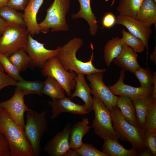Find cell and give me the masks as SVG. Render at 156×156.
<instances>
[{
    "label": "cell",
    "instance_id": "cell-9",
    "mask_svg": "<svg viewBox=\"0 0 156 156\" xmlns=\"http://www.w3.org/2000/svg\"><path fill=\"white\" fill-rule=\"evenodd\" d=\"M44 44L28 34L27 43L24 49L30 58L31 66L42 68L48 60L57 56L61 47L59 46L55 49L49 50L45 48Z\"/></svg>",
    "mask_w": 156,
    "mask_h": 156
},
{
    "label": "cell",
    "instance_id": "cell-6",
    "mask_svg": "<svg viewBox=\"0 0 156 156\" xmlns=\"http://www.w3.org/2000/svg\"><path fill=\"white\" fill-rule=\"evenodd\" d=\"M93 99L94 117L92 127L94 133L103 140L109 138L118 140L120 137L113 128L110 110L99 99L93 96Z\"/></svg>",
    "mask_w": 156,
    "mask_h": 156
},
{
    "label": "cell",
    "instance_id": "cell-11",
    "mask_svg": "<svg viewBox=\"0 0 156 156\" xmlns=\"http://www.w3.org/2000/svg\"><path fill=\"white\" fill-rule=\"evenodd\" d=\"M116 24L124 26L129 32L142 40L146 49V59L147 60L149 55L148 41L152 33L151 26L134 18L119 14L117 16Z\"/></svg>",
    "mask_w": 156,
    "mask_h": 156
},
{
    "label": "cell",
    "instance_id": "cell-37",
    "mask_svg": "<svg viewBox=\"0 0 156 156\" xmlns=\"http://www.w3.org/2000/svg\"><path fill=\"white\" fill-rule=\"evenodd\" d=\"M16 81L6 74L0 63V90L3 88L8 86H15Z\"/></svg>",
    "mask_w": 156,
    "mask_h": 156
},
{
    "label": "cell",
    "instance_id": "cell-4",
    "mask_svg": "<svg viewBox=\"0 0 156 156\" xmlns=\"http://www.w3.org/2000/svg\"><path fill=\"white\" fill-rule=\"evenodd\" d=\"M24 131L31 146L34 156H39L41 151V141L48 130L46 111L38 112L29 109L26 112Z\"/></svg>",
    "mask_w": 156,
    "mask_h": 156
},
{
    "label": "cell",
    "instance_id": "cell-23",
    "mask_svg": "<svg viewBox=\"0 0 156 156\" xmlns=\"http://www.w3.org/2000/svg\"><path fill=\"white\" fill-rule=\"evenodd\" d=\"M116 106L120 109L124 118L129 123L139 127L138 124L134 107L131 98L126 96H120L118 97Z\"/></svg>",
    "mask_w": 156,
    "mask_h": 156
},
{
    "label": "cell",
    "instance_id": "cell-15",
    "mask_svg": "<svg viewBox=\"0 0 156 156\" xmlns=\"http://www.w3.org/2000/svg\"><path fill=\"white\" fill-rule=\"evenodd\" d=\"M65 96L48 102L52 108L51 119L57 118L61 113L68 112L75 114L84 115L89 113L84 105H80Z\"/></svg>",
    "mask_w": 156,
    "mask_h": 156
},
{
    "label": "cell",
    "instance_id": "cell-10",
    "mask_svg": "<svg viewBox=\"0 0 156 156\" xmlns=\"http://www.w3.org/2000/svg\"><path fill=\"white\" fill-rule=\"evenodd\" d=\"M25 95L22 90L16 87L12 97L0 104L1 107L7 112L12 120L23 129L24 114L29 109L25 103Z\"/></svg>",
    "mask_w": 156,
    "mask_h": 156
},
{
    "label": "cell",
    "instance_id": "cell-22",
    "mask_svg": "<svg viewBox=\"0 0 156 156\" xmlns=\"http://www.w3.org/2000/svg\"><path fill=\"white\" fill-rule=\"evenodd\" d=\"M135 19L148 25L156 26V3L154 0H143Z\"/></svg>",
    "mask_w": 156,
    "mask_h": 156
},
{
    "label": "cell",
    "instance_id": "cell-20",
    "mask_svg": "<svg viewBox=\"0 0 156 156\" xmlns=\"http://www.w3.org/2000/svg\"><path fill=\"white\" fill-rule=\"evenodd\" d=\"M89 119L84 118L70 127L69 142L70 147L75 150L80 147L83 144L82 139L84 135L90 131L92 127L89 125Z\"/></svg>",
    "mask_w": 156,
    "mask_h": 156
},
{
    "label": "cell",
    "instance_id": "cell-21",
    "mask_svg": "<svg viewBox=\"0 0 156 156\" xmlns=\"http://www.w3.org/2000/svg\"><path fill=\"white\" fill-rule=\"evenodd\" d=\"M102 146V151L108 156H136L138 152L135 149L125 148L118 140L109 138L104 139Z\"/></svg>",
    "mask_w": 156,
    "mask_h": 156
},
{
    "label": "cell",
    "instance_id": "cell-7",
    "mask_svg": "<svg viewBox=\"0 0 156 156\" xmlns=\"http://www.w3.org/2000/svg\"><path fill=\"white\" fill-rule=\"evenodd\" d=\"M29 34L26 27L7 26L0 37V53L9 57L24 49Z\"/></svg>",
    "mask_w": 156,
    "mask_h": 156
},
{
    "label": "cell",
    "instance_id": "cell-2",
    "mask_svg": "<svg viewBox=\"0 0 156 156\" xmlns=\"http://www.w3.org/2000/svg\"><path fill=\"white\" fill-rule=\"evenodd\" d=\"M0 132L9 142L11 156H34L24 129L14 122L1 107L0 109Z\"/></svg>",
    "mask_w": 156,
    "mask_h": 156
},
{
    "label": "cell",
    "instance_id": "cell-19",
    "mask_svg": "<svg viewBox=\"0 0 156 156\" xmlns=\"http://www.w3.org/2000/svg\"><path fill=\"white\" fill-rule=\"evenodd\" d=\"M80 9L76 13L72 15L73 19L83 18L88 23L89 27V31L92 36L97 33L99 28L97 17L93 12L91 5V0H78Z\"/></svg>",
    "mask_w": 156,
    "mask_h": 156
},
{
    "label": "cell",
    "instance_id": "cell-8",
    "mask_svg": "<svg viewBox=\"0 0 156 156\" xmlns=\"http://www.w3.org/2000/svg\"><path fill=\"white\" fill-rule=\"evenodd\" d=\"M42 69L44 76L54 78L63 87L67 95L70 96L71 91L75 88L76 84L74 79L77 74L75 72L65 70L57 56L48 60Z\"/></svg>",
    "mask_w": 156,
    "mask_h": 156
},
{
    "label": "cell",
    "instance_id": "cell-27",
    "mask_svg": "<svg viewBox=\"0 0 156 156\" xmlns=\"http://www.w3.org/2000/svg\"><path fill=\"white\" fill-rule=\"evenodd\" d=\"M143 0H120L117 8L119 14L135 18Z\"/></svg>",
    "mask_w": 156,
    "mask_h": 156
},
{
    "label": "cell",
    "instance_id": "cell-36",
    "mask_svg": "<svg viewBox=\"0 0 156 156\" xmlns=\"http://www.w3.org/2000/svg\"><path fill=\"white\" fill-rule=\"evenodd\" d=\"M144 144L152 156H156V131L144 134Z\"/></svg>",
    "mask_w": 156,
    "mask_h": 156
},
{
    "label": "cell",
    "instance_id": "cell-26",
    "mask_svg": "<svg viewBox=\"0 0 156 156\" xmlns=\"http://www.w3.org/2000/svg\"><path fill=\"white\" fill-rule=\"evenodd\" d=\"M0 17L7 26L26 27L23 14L7 6L0 9Z\"/></svg>",
    "mask_w": 156,
    "mask_h": 156
},
{
    "label": "cell",
    "instance_id": "cell-31",
    "mask_svg": "<svg viewBox=\"0 0 156 156\" xmlns=\"http://www.w3.org/2000/svg\"><path fill=\"white\" fill-rule=\"evenodd\" d=\"M122 37L120 38L123 44L127 45L132 49L135 52L141 53L145 49L142 40L124 29L122 30Z\"/></svg>",
    "mask_w": 156,
    "mask_h": 156
},
{
    "label": "cell",
    "instance_id": "cell-46",
    "mask_svg": "<svg viewBox=\"0 0 156 156\" xmlns=\"http://www.w3.org/2000/svg\"><path fill=\"white\" fill-rule=\"evenodd\" d=\"M154 0L156 3V0Z\"/></svg>",
    "mask_w": 156,
    "mask_h": 156
},
{
    "label": "cell",
    "instance_id": "cell-12",
    "mask_svg": "<svg viewBox=\"0 0 156 156\" xmlns=\"http://www.w3.org/2000/svg\"><path fill=\"white\" fill-rule=\"evenodd\" d=\"M103 72H98L88 75L87 79L90 83L92 94L100 99L110 110L116 106L118 97L114 94L103 81Z\"/></svg>",
    "mask_w": 156,
    "mask_h": 156
},
{
    "label": "cell",
    "instance_id": "cell-32",
    "mask_svg": "<svg viewBox=\"0 0 156 156\" xmlns=\"http://www.w3.org/2000/svg\"><path fill=\"white\" fill-rule=\"evenodd\" d=\"M9 58L20 72L24 70L30 65V58L24 49L15 52L9 57Z\"/></svg>",
    "mask_w": 156,
    "mask_h": 156
},
{
    "label": "cell",
    "instance_id": "cell-29",
    "mask_svg": "<svg viewBox=\"0 0 156 156\" xmlns=\"http://www.w3.org/2000/svg\"><path fill=\"white\" fill-rule=\"evenodd\" d=\"M144 134L156 131V100L149 98L145 123L143 129Z\"/></svg>",
    "mask_w": 156,
    "mask_h": 156
},
{
    "label": "cell",
    "instance_id": "cell-28",
    "mask_svg": "<svg viewBox=\"0 0 156 156\" xmlns=\"http://www.w3.org/2000/svg\"><path fill=\"white\" fill-rule=\"evenodd\" d=\"M151 96L132 100L135 109L138 125L142 130L145 123L148 101Z\"/></svg>",
    "mask_w": 156,
    "mask_h": 156
},
{
    "label": "cell",
    "instance_id": "cell-45",
    "mask_svg": "<svg viewBox=\"0 0 156 156\" xmlns=\"http://www.w3.org/2000/svg\"><path fill=\"white\" fill-rule=\"evenodd\" d=\"M9 0H0V9L5 6H7Z\"/></svg>",
    "mask_w": 156,
    "mask_h": 156
},
{
    "label": "cell",
    "instance_id": "cell-44",
    "mask_svg": "<svg viewBox=\"0 0 156 156\" xmlns=\"http://www.w3.org/2000/svg\"><path fill=\"white\" fill-rule=\"evenodd\" d=\"M138 156H152V155L150 152L146 148L145 150L139 153Z\"/></svg>",
    "mask_w": 156,
    "mask_h": 156
},
{
    "label": "cell",
    "instance_id": "cell-14",
    "mask_svg": "<svg viewBox=\"0 0 156 156\" xmlns=\"http://www.w3.org/2000/svg\"><path fill=\"white\" fill-rule=\"evenodd\" d=\"M125 77V71L122 70L117 82L108 87L114 95L128 97L132 100L142 99L151 96L153 87L146 88L142 87H135L126 85L123 82Z\"/></svg>",
    "mask_w": 156,
    "mask_h": 156
},
{
    "label": "cell",
    "instance_id": "cell-30",
    "mask_svg": "<svg viewBox=\"0 0 156 156\" xmlns=\"http://www.w3.org/2000/svg\"><path fill=\"white\" fill-rule=\"evenodd\" d=\"M43 85V82L40 81H28L23 79L16 81L15 86L22 90L26 95L35 94L41 95L42 94Z\"/></svg>",
    "mask_w": 156,
    "mask_h": 156
},
{
    "label": "cell",
    "instance_id": "cell-5",
    "mask_svg": "<svg viewBox=\"0 0 156 156\" xmlns=\"http://www.w3.org/2000/svg\"><path fill=\"white\" fill-rule=\"evenodd\" d=\"M70 5V0H54L47 9L45 18L38 24L40 32L46 34L50 29L52 31H68L66 17Z\"/></svg>",
    "mask_w": 156,
    "mask_h": 156
},
{
    "label": "cell",
    "instance_id": "cell-33",
    "mask_svg": "<svg viewBox=\"0 0 156 156\" xmlns=\"http://www.w3.org/2000/svg\"><path fill=\"white\" fill-rule=\"evenodd\" d=\"M0 63L5 71L15 80L19 81L24 79L18 69L10 61L9 57L0 53Z\"/></svg>",
    "mask_w": 156,
    "mask_h": 156
},
{
    "label": "cell",
    "instance_id": "cell-35",
    "mask_svg": "<svg viewBox=\"0 0 156 156\" xmlns=\"http://www.w3.org/2000/svg\"><path fill=\"white\" fill-rule=\"evenodd\" d=\"M75 150L78 156H108L90 144L83 143L80 147Z\"/></svg>",
    "mask_w": 156,
    "mask_h": 156
},
{
    "label": "cell",
    "instance_id": "cell-39",
    "mask_svg": "<svg viewBox=\"0 0 156 156\" xmlns=\"http://www.w3.org/2000/svg\"><path fill=\"white\" fill-rule=\"evenodd\" d=\"M116 17L111 12L105 14L102 20V24L103 27L110 28L116 24Z\"/></svg>",
    "mask_w": 156,
    "mask_h": 156
},
{
    "label": "cell",
    "instance_id": "cell-38",
    "mask_svg": "<svg viewBox=\"0 0 156 156\" xmlns=\"http://www.w3.org/2000/svg\"><path fill=\"white\" fill-rule=\"evenodd\" d=\"M0 156H11L9 142L4 135L0 132Z\"/></svg>",
    "mask_w": 156,
    "mask_h": 156
},
{
    "label": "cell",
    "instance_id": "cell-43",
    "mask_svg": "<svg viewBox=\"0 0 156 156\" xmlns=\"http://www.w3.org/2000/svg\"><path fill=\"white\" fill-rule=\"evenodd\" d=\"M150 60L156 64V46L155 49L150 55Z\"/></svg>",
    "mask_w": 156,
    "mask_h": 156
},
{
    "label": "cell",
    "instance_id": "cell-3",
    "mask_svg": "<svg viewBox=\"0 0 156 156\" xmlns=\"http://www.w3.org/2000/svg\"><path fill=\"white\" fill-rule=\"evenodd\" d=\"M110 110L113 128L120 139L122 141L130 142L132 147L138 151V154L145 150L143 130L129 123L116 106Z\"/></svg>",
    "mask_w": 156,
    "mask_h": 156
},
{
    "label": "cell",
    "instance_id": "cell-17",
    "mask_svg": "<svg viewBox=\"0 0 156 156\" xmlns=\"http://www.w3.org/2000/svg\"><path fill=\"white\" fill-rule=\"evenodd\" d=\"M44 0H30L24 10L23 17L29 34L32 35L40 32L36 16Z\"/></svg>",
    "mask_w": 156,
    "mask_h": 156
},
{
    "label": "cell",
    "instance_id": "cell-16",
    "mask_svg": "<svg viewBox=\"0 0 156 156\" xmlns=\"http://www.w3.org/2000/svg\"><path fill=\"white\" fill-rule=\"evenodd\" d=\"M138 57L137 53L132 49L123 44L120 53L112 62L124 71L134 74L141 67L138 62Z\"/></svg>",
    "mask_w": 156,
    "mask_h": 156
},
{
    "label": "cell",
    "instance_id": "cell-1",
    "mask_svg": "<svg viewBox=\"0 0 156 156\" xmlns=\"http://www.w3.org/2000/svg\"><path fill=\"white\" fill-rule=\"evenodd\" d=\"M83 43L81 39L76 37L70 39L61 47L56 56L62 66L67 71L69 70L77 74L80 73L84 75L106 72V69H98L93 65L94 47L92 43L90 44V46L92 52L88 61L83 62L77 58V52Z\"/></svg>",
    "mask_w": 156,
    "mask_h": 156
},
{
    "label": "cell",
    "instance_id": "cell-42",
    "mask_svg": "<svg viewBox=\"0 0 156 156\" xmlns=\"http://www.w3.org/2000/svg\"><path fill=\"white\" fill-rule=\"evenodd\" d=\"M7 26L5 22L0 17V37L2 34Z\"/></svg>",
    "mask_w": 156,
    "mask_h": 156
},
{
    "label": "cell",
    "instance_id": "cell-13",
    "mask_svg": "<svg viewBox=\"0 0 156 156\" xmlns=\"http://www.w3.org/2000/svg\"><path fill=\"white\" fill-rule=\"evenodd\" d=\"M70 127V123L67 124L44 146V151L50 156H66L71 149L69 142Z\"/></svg>",
    "mask_w": 156,
    "mask_h": 156
},
{
    "label": "cell",
    "instance_id": "cell-41",
    "mask_svg": "<svg viewBox=\"0 0 156 156\" xmlns=\"http://www.w3.org/2000/svg\"><path fill=\"white\" fill-rule=\"evenodd\" d=\"M153 90L151 95V98L154 100H156V72H153Z\"/></svg>",
    "mask_w": 156,
    "mask_h": 156
},
{
    "label": "cell",
    "instance_id": "cell-47",
    "mask_svg": "<svg viewBox=\"0 0 156 156\" xmlns=\"http://www.w3.org/2000/svg\"><path fill=\"white\" fill-rule=\"evenodd\" d=\"M1 108V106H0V109Z\"/></svg>",
    "mask_w": 156,
    "mask_h": 156
},
{
    "label": "cell",
    "instance_id": "cell-40",
    "mask_svg": "<svg viewBox=\"0 0 156 156\" xmlns=\"http://www.w3.org/2000/svg\"><path fill=\"white\" fill-rule=\"evenodd\" d=\"M30 0H9L7 6L15 10H24Z\"/></svg>",
    "mask_w": 156,
    "mask_h": 156
},
{
    "label": "cell",
    "instance_id": "cell-18",
    "mask_svg": "<svg viewBox=\"0 0 156 156\" xmlns=\"http://www.w3.org/2000/svg\"><path fill=\"white\" fill-rule=\"evenodd\" d=\"M76 82L75 90L71 94V98L77 97L81 98L84 102L86 109L89 113L93 110V98L91 96L92 90L86 81L84 75L77 74L75 78Z\"/></svg>",
    "mask_w": 156,
    "mask_h": 156
},
{
    "label": "cell",
    "instance_id": "cell-24",
    "mask_svg": "<svg viewBox=\"0 0 156 156\" xmlns=\"http://www.w3.org/2000/svg\"><path fill=\"white\" fill-rule=\"evenodd\" d=\"M42 94H45L53 100L65 97V90L60 83L54 78L47 76L43 82Z\"/></svg>",
    "mask_w": 156,
    "mask_h": 156
},
{
    "label": "cell",
    "instance_id": "cell-34",
    "mask_svg": "<svg viewBox=\"0 0 156 156\" xmlns=\"http://www.w3.org/2000/svg\"><path fill=\"white\" fill-rule=\"evenodd\" d=\"M139 80L141 87L150 88L153 87V77L149 68L141 67L134 74Z\"/></svg>",
    "mask_w": 156,
    "mask_h": 156
},
{
    "label": "cell",
    "instance_id": "cell-25",
    "mask_svg": "<svg viewBox=\"0 0 156 156\" xmlns=\"http://www.w3.org/2000/svg\"><path fill=\"white\" fill-rule=\"evenodd\" d=\"M120 38L117 36L109 40L105 44L103 49L104 61L109 67L112 60L120 53L122 46Z\"/></svg>",
    "mask_w": 156,
    "mask_h": 156
}]
</instances>
